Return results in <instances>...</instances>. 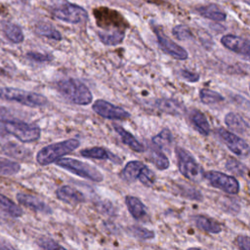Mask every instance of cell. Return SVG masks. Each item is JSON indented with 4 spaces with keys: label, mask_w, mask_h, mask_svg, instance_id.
<instances>
[{
    "label": "cell",
    "mask_w": 250,
    "mask_h": 250,
    "mask_svg": "<svg viewBox=\"0 0 250 250\" xmlns=\"http://www.w3.org/2000/svg\"><path fill=\"white\" fill-rule=\"evenodd\" d=\"M189 120L195 130L201 135L207 136L210 133V125L204 113H202L198 109H191L188 114Z\"/></svg>",
    "instance_id": "cell-21"
},
{
    "label": "cell",
    "mask_w": 250,
    "mask_h": 250,
    "mask_svg": "<svg viewBox=\"0 0 250 250\" xmlns=\"http://www.w3.org/2000/svg\"><path fill=\"white\" fill-rule=\"evenodd\" d=\"M80 146L77 139H68L65 141L54 143L42 147L36 154V161L46 166L53 162H57L62 156L75 150Z\"/></svg>",
    "instance_id": "cell-2"
},
{
    "label": "cell",
    "mask_w": 250,
    "mask_h": 250,
    "mask_svg": "<svg viewBox=\"0 0 250 250\" xmlns=\"http://www.w3.org/2000/svg\"><path fill=\"white\" fill-rule=\"evenodd\" d=\"M180 74L185 80H187L188 82H197L199 80V74H197L195 72H191L187 69L181 70Z\"/></svg>",
    "instance_id": "cell-42"
},
{
    "label": "cell",
    "mask_w": 250,
    "mask_h": 250,
    "mask_svg": "<svg viewBox=\"0 0 250 250\" xmlns=\"http://www.w3.org/2000/svg\"><path fill=\"white\" fill-rule=\"evenodd\" d=\"M21 170V165L13 160L0 158V175L1 176H13Z\"/></svg>",
    "instance_id": "cell-30"
},
{
    "label": "cell",
    "mask_w": 250,
    "mask_h": 250,
    "mask_svg": "<svg viewBox=\"0 0 250 250\" xmlns=\"http://www.w3.org/2000/svg\"><path fill=\"white\" fill-rule=\"evenodd\" d=\"M153 31L156 35L158 45L164 53L176 60L184 61L188 59V52L183 47L176 44L172 39H170L159 26H153Z\"/></svg>",
    "instance_id": "cell-10"
},
{
    "label": "cell",
    "mask_w": 250,
    "mask_h": 250,
    "mask_svg": "<svg viewBox=\"0 0 250 250\" xmlns=\"http://www.w3.org/2000/svg\"><path fill=\"white\" fill-rule=\"evenodd\" d=\"M193 219L197 229L200 230L208 233H219L223 230V226L213 218L204 215H196L193 217Z\"/></svg>",
    "instance_id": "cell-18"
},
{
    "label": "cell",
    "mask_w": 250,
    "mask_h": 250,
    "mask_svg": "<svg viewBox=\"0 0 250 250\" xmlns=\"http://www.w3.org/2000/svg\"><path fill=\"white\" fill-rule=\"evenodd\" d=\"M145 166L146 165L139 160L129 161L121 171L122 179H124L127 182H134L137 179L139 180Z\"/></svg>",
    "instance_id": "cell-23"
},
{
    "label": "cell",
    "mask_w": 250,
    "mask_h": 250,
    "mask_svg": "<svg viewBox=\"0 0 250 250\" xmlns=\"http://www.w3.org/2000/svg\"><path fill=\"white\" fill-rule=\"evenodd\" d=\"M182 196L190 199V200H195V201H202L203 197L202 194L199 190L189 188V187H184L183 191H182Z\"/></svg>",
    "instance_id": "cell-36"
},
{
    "label": "cell",
    "mask_w": 250,
    "mask_h": 250,
    "mask_svg": "<svg viewBox=\"0 0 250 250\" xmlns=\"http://www.w3.org/2000/svg\"><path fill=\"white\" fill-rule=\"evenodd\" d=\"M0 98L10 102H17L30 107L43 106L48 104L47 98L41 94L13 87H1Z\"/></svg>",
    "instance_id": "cell-3"
},
{
    "label": "cell",
    "mask_w": 250,
    "mask_h": 250,
    "mask_svg": "<svg viewBox=\"0 0 250 250\" xmlns=\"http://www.w3.org/2000/svg\"><path fill=\"white\" fill-rule=\"evenodd\" d=\"M98 35H99V38L100 40L105 44V45H108V46H112V45H118L120 44L123 39H124V32L121 31V30H118V29H115L111 32H98Z\"/></svg>",
    "instance_id": "cell-29"
},
{
    "label": "cell",
    "mask_w": 250,
    "mask_h": 250,
    "mask_svg": "<svg viewBox=\"0 0 250 250\" xmlns=\"http://www.w3.org/2000/svg\"><path fill=\"white\" fill-rule=\"evenodd\" d=\"M130 231L133 235H135L136 237L143 239V240L151 239L154 237V231L147 229L146 228L140 227V226H132L130 228Z\"/></svg>",
    "instance_id": "cell-33"
},
{
    "label": "cell",
    "mask_w": 250,
    "mask_h": 250,
    "mask_svg": "<svg viewBox=\"0 0 250 250\" xmlns=\"http://www.w3.org/2000/svg\"><path fill=\"white\" fill-rule=\"evenodd\" d=\"M4 149L7 154L12 155L14 157H22L21 154L24 151L23 147H21V146H17L16 144H9L8 146H5Z\"/></svg>",
    "instance_id": "cell-39"
},
{
    "label": "cell",
    "mask_w": 250,
    "mask_h": 250,
    "mask_svg": "<svg viewBox=\"0 0 250 250\" xmlns=\"http://www.w3.org/2000/svg\"><path fill=\"white\" fill-rule=\"evenodd\" d=\"M222 44L231 52L240 55L250 62V40L232 34L225 35L221 38Z\"/></svg>",
    "instance_id": "cell-12"
},
{
    "label": "cell",
    "mask_w": 250,
    "mask_h": 250,
    "mask_svg": "<svg viewBox=\"0 0 250 250\" xmlns=\"http://www.w3.org/2000/svg\"><path fill=\"white\" fill-rule=\"evenodd\" d=\"M175 152L178 160L179 171L185 178L194 182L203 178V170L190 152L180 146L175 148Z\"/></svg>",
    "instance_id": "cell-7"
},
{
    "label": "cell",
    "mask_w": 250,
    "mask_h": 250,
    "mask_svg": "<svg viewBox=\"0 0 250 250\" xmlns=\"http://www.w3.org/2000/svg\"><path fill=\"white\" fill-rule=\"evenodd\" d=\"M17 200L20 204L33 210L36 212H41L45 214H51L52 209L39 197L34 196L32 194L20 192L17 194Z\"/></svg>",
    "instance_id": "cell-13"
},
{
    "label": "cell",
    "mask_w": 250,
    "mask_h": 250,
    "mask_svg": "<svg viewBox=\"0 0 250 250\" xmlns=\"http://www.w3.org/2000/svg\"><path fill=\"white\" fill-rule=\"evenodd\" d=\"M17 119V114L12 109L0 106V122H6V121H14Z\"/></svg>",
    "instance_id": "cell-38"
},
{
    "label": "cell",
    "mask_w": 250,
    "mask_h": 250,
    "mask_svg": "<svg viewBox=\"0 0 250 250\" xmlns=\"http://www.w3.org/2000/svg\"><path fill=\"white\" fill-rule=\"evenodd\" d=\"M155 179L154 173L146 165L142 171L139 181L146 187H152V185L155 183Z\"/></svg>",
    "instance_id": "cell-34"
},
{
    "label": "cell",
    "mask_w": 250,
    "mask_h": 250,
    "mask_svg": "<svg viewBox=\"0 0 250 250\" xmlns=\"http://www.w3.org/2000/svg\"><path fill=\"white\" fill-rule=\"evenodd\" d=\"M235 244L239 250H250V237L240 234L235 238Z\"/></svg>",
    "instance_id": "cell-41"
},
{
    "label": "cell",
    "mask_w": 250,
    "mask_h": 250,
    "mask_svg": "<svg viewBox=\"0 0 250 250\" xmlns=\"http://www.w3.org/2000/svg\"><path fill=\"white\" fill-rule=\"evenodd\" d=\"M0 28L5 34V36L13 43L19 44L21 43L24 39L22 29L20 25L10 22V21H2L0 23Z\"/></svg>",
    "instance_id": "cell-20"
},
{
    "label": "cell",
    "mask_w": 250,
    "mask_h": 250,
    "mask_svg": "<svg viewBox=\"0 0 250 250\" xmlns=\"http://www.w3.org/2000/svg\"><path fill=\"white\" fill-rule=\"evenodd\" d=\"M203 178L208 184L216 188H219L229 194H237L239 192V182L230 175L219 171H207L204 173Z\"/></svg>",
    "instance_id": "cell-8"
},
{
    "label": "cell",
    "mask_w": 250,
    "mask_h": 250,
    "mask_svg": "<svg viewBox=\"0 0 250 250\" xmlns=\"http://www.w3.org/2000/svg\"><path fill=\"white\" fill-rule=\"evenodd\" d=\"M155 106L162 112L173 114V115H183L185 112V107L179 102L173 99H159L155 101Z\"/></svg>",
    "instance_id": "cell-19"
},
{
    "label": "cell",
    "mask_w": 250,
    "mask_h": 250,
    "mask_svg": "<svg viewBox=\"0 0 250 250\" xmlns=\"http://www.w3.org/2000/svg\"><path fill=\"white\" fill-rule=\"evenodd\" d=\"M0 209L13 218H19L22 215V210L13 200L0 193Z\"/></svg>",
    "instance_id": "cell-26"
},
{
    "label": "cell",
    "mask_w": 250,
    "mask_h": 250,
    "mask_svg": "<svg viewBox=\"0 0 250 250\" xmlns=\"http://www.w3.org/2000/svg\"><path fill=\"white\" fill-rule=\"evenodd\" d=\"M246 4H248V5H250V0H243Z\"/></svg>",
    "instance_id": "cell-45"
},
{
    "label": "cell",
    "mask_w": 250,
    "mask_h": 250,
    "mask_svg": "<svg viewBox=\"0 0 250 250\" xmlns=\"http://www.w3.org/2000/svg\"><path fill=\"white\" fill-rule=\"evenodd\" d=\"M125 203L131 216L138 221H146L148 219L147 209L146 205L136 196L127 195L125 197Z\"/></svg>",
    "instance_id": "cell-16"
},
{
    "label": "cell",
    "mask_w": 250,
    "mask_h": 250,
    "mask_svg": "<svg viewBox=\"0 0 250 250\" xmlns=\"http://www.w3.org/2000/svg\"><path fill=\"white\" fill-rule=\"evenodd\" d=\"M188 250H202V249H200V248H197V247H190V248H188Z\"/></svg>",
    "instance_id": "cell-44"
},
{
    "label": "cell",
    "mask_w": 250,
    "mask_h": 250,
    "mask_svg": "<svg viewBox=\"0 0 250 250\" xmlns=\"http://www.w3.org/2000/svg\"><path fill=\"white\" fill-rule=\"evenodd\" d=\"M249 90H250V85H249Z\"/></svg>",
    "instance_id": "cell-46"
},
{
    "label": "cell",
    "mask_w": 250,
    "mask_h": 250,
    "mask_svg": "<svg viewBox=\"0 0 250 250\" xmlns=\"http://www.w3.org/2000/svg\"><path fill=\"white\" fill-rule=\"evenodd\" d=\"M199 98L200 101L205 104H217L225 100V98L221 94L209 89H201L199 91Z\"/></svg>",
    "instance_id": "cell-31"
},
{
    "label": "cell",
    "mask_w": 250,
    "mask_h": 250,
    "mask_svg": "<svg viewBox=\"0 0 250 250\" xmlns=\"http://www.w3.org/2000/svg\"><path fill=\"white\" fill-rule=\"evenodd\" d=\"M148 158L154 164V166L159 170H166L170 165V162L167 156L163 153L161 149L156 147L154 145L148 150Z\"/></svg>",
    "instance_id": "cell-24"
},
{
    "label": "cell",
    "mask_w": 250,
    "mask_h": 250,
    "mask_svg": "<svg viewBox=\"0 0 250 250\" xmlns=\"http://www.w3.org/2000/svg\"><path fill=\"white\" fill-rule=\"evenodd\" d=\"M57 88L66 100L75 104L87 105L93 100V96L89 88L74 78H67L59 81L57 83Z\"/></svg>",
    "instance_id": "cell-1"
},
{
    "label": "cell",
    "mask_w": 250,
    "mask_h": 250,
    "mask_svg": "<svg viewBox=\"0 0 250 250\" xmlns=\"http://www.w3.org/2000/svg\"><path fill=\"white\" fill-rule=\"evenodd\" d=\"M56 165L59 167H62L81 178L93 181V182H102L104 180L103 174L94 166L80 161L78 159L65 157V158H60Z\"/></svg>",
    "instance_id": "cell-5"
},
{
    "label": "cell",
    "mask_w": 250,
    "mask_h": 250,
    "mask_svg": "<svg viewBox=\"0 0 250 250\" xmlns=\"http://www.w3.org/2000/svg\"><path fill=\"white\" fill-rule=\"evenodd\" d=\"M38 244L44 248L45 250H66L64 247L61 246L60 244H58L57 242H55L54 240L52 239H49V238H41L38 242Z\"/></svg>",
    "instance_id": "cell-37"
},
{
    "label": "cell",
    "mask_w": 250,
    "mask_h": 250,
    "mask_svg": "<svg viewBox=\"0 0 250 250\" xmlns=\"http://www.w3.org/2000/svg\"><path fill=\"white\" fill-rule=\"evenodd\" d=\"M26 57L34 62H49L51 61V57L47 54H43V53H39V52H28L26 54Z\"/></svg>",
    "instance_id": "cell-40"
},
{
    "label": "cell",
    "mask_w": 250,
    "mask_h": 250,
    "mask_svg": "<svg viewBox=\"0 0 250 250\" xmlns=\"http://www.w3.org/2000/svg\"><path fill=\"white\" fill-rule=\"evenodd\" d=\"M225 123L229 129L238 133H243L248 128L247 122L239 114L234 112H229L225 116Z\"/></svg>",
    "instance_id": "cell-25"
},
{
    "label": "cell",
    "mask_w": 250,
    "mask_h": 250,
    "mask_svg": "<svg viewBox=\"0 0 250 250\" xmlns=\"http://www.w3.org/2000/svg\"><path fill=\"white\" fill-rule=\"evenodd\" d=\"M57 198L70 205L79 204L85 201L84 194L78 189L69 187V186H62L56 190Z\"/></svg>",
    "instance_id": "cell-14"
},
{
    "label": "cell",
    "mask_w": 250,
    "mask_h": 250,
    "mask_svg": "<svg viewBox=\"0 0 250 250\" xmlns=\"http://www.w3.org/2000/svg\"><path fill=\"white\" fill-rule=\"evenodd\" d=\"M35 32L40 35L47 37L49 39H53L56 41L62 40V34L59 30H57L53 25L46 23V22H40L35 26Z\"/></svg>",
    "instance_id": "cell-28"
},
{
    "label": "cell",
    "mask_w": 250,
    "mask_h": 250,
    "mask_svg": "<svg viewBox=\"0 0 250 250\" xmlns=\"http://www.w3.org/2000/svg\"><path fill=\"white\" fill-rule=\"evenodd\" d=\"M196 12L203 18H206L215 21H223L227 18L226 13L217 4L200 6L196 8Z\"/></svg>",
    "instance_id": "cell-22"
},
{
    "label": "cell",
    "mask_w": 250,
    "mask_h": 250,
    "mask_svg": "<svg viewBox=\"0 0 250 250\" xmlns=\"http://www.w3.org/2000/svg\"><path fill=\"white\" fill-rule=\"evenodd\" d=\"M92 109L100 116L111 120L127 119L131 116V114L123 107L115 105L104 100H97L93 104Z\"/></svg>",
    "instance_id": "cell-11"
},
{
    "label": "cell",
    "mask_w": 250,
    "mask_h": 250,
    "mask_svg": "<svg viewBox=\"0 0 250 250\" xmlns=\"http://www.w3.org/2000/svg\"><path fill=\"white\" fill-rule=\"evenodd\" d=\"M0 128L14 136L16 139L22 143H32L37 141L41 135V129L35 125L26 123L20 120L0 122Z\"/></svg>",
    "instance_id": "cell-4"
},
{
    "label": "cell",
    "mask_w": 250,
    "mask_h": 250,
    "mask_svg": "<svg viewBox=\"0 0 250 250\" xmlns=\"http://www.w3.org/2000/svg\"><path fill=\"white\" fill-rule=\"evenodd\" d=\"M172 33L177 39L182 40V41L190 40L193 38V34L191 33L190 29L187 25H184V24H179V25H176L175 27H173Z\"/></svg>",
    "instance_id": "cell-32"
},
{
    "label": "cell",
    "mask_w": 250,
    "mask_h": 250,
    "mask_svg": "<svg viewBox=\"0 0 250 250\" xmlns=\"http://www.w3.org/2000/svg\"><path fill=\"white\" fill-rule=\"evenodd\" d=\"M226 168L238 176H242L246 172V167L236 159H229L226 163Z\"/></svg>",
    "instance_id": "cell-35"
},
{
    "label": "cell",
    "mask_w": 250,
    "mask_h": 250,
    "mask_svg": "<svg viewBox=\"0 0 250 250\" xmlns=\"http://www.w3.org/2000/svg\"><path fill=\"white\" fill-rule=\"evenodd\" d=\"M152 144L159 149H169L173 142V136L169 129L164 128L160 133L152 138Z\"/></svg>",
    "instance_id": "cell-27"
},
{
    "label": "cell",
    "mask_w": 250,
    "mask_h": 250,
    "mask_svg": "<svg viewBox=\"0 0 250 250\" xmlns=\"http://www.w3.org/2000/svg\"><path fill=\"white\" fill-rule=\"evenodd\" d=\"M51 13L56 19L73 24L84 22L88 19V13L84 8L69 2H59L54 5Z\"/></svg>",
    "instance_id": "cell-6"
},
{
    "label": "cell",
    "mask_w": 250,
    "mask_h": 250,
    "mask_svg": "<svg viewBox=\"0 0 250 250\" xmlns=\"http://www.w3.org/2000/svg\"><path fill=\"white\" fill-rule=\"evenodd\" d=\"M0 250H13V249L7 246H0Z\"/></svg>",
    "instance_id": "cell-43"
},
{
    "label": "cell",
    "mask_w": 250,
    "mask_h": 250,
    "mask_svg": "<svg viewBox=\"0 0 250 250\" xmlns=\"http://www.w3.org/2000/svg\"><path fill=\"white\" fill-rule=\"evenodd\" d=\"M112 127L114 129V131L119 135L122 143L124 145H126L127 146H129L132 150L136 151V152H144L146 150L145 146L143 144H141L130 132L126 131L122 126L113 123Z\"/></svg>",
    "instance_id": "cell-17"
},
{
    "label": "cell",
    "mask_w": 250,
    "mask_h": 250,
    "mask_svg": "<svg viewBox=\"0 0 250 250\" xmlns=\"http://www.w3.org/2000/svg\"><path fill=\"white\" fill-rule=\"evenodd\" d=\"M216 134L228 146V148L235 155L240 157H246L247 155H249L250 146L242 138L223 128L217 129Z\"/></svg>",
    "instance_id": "cell-9"
},
{
    "label": "cell",
    "mask_w": 250,
    "mask_h": 250,
    "mask_svg": "<svg viewBox=\"0 0 250 250\" xmlns=\"http://www.w3.org/2000/svg\"><path fill=\"white\" fill-rule=\"evenodd\" d=\"M80 154L86 158H93V159H102V160H110L115 164H120L122 159L119 158L117 155L110 152L108 149L102 147V146H93L84 148L80 151Z\"/></svg>",
    "instance_id": "cell-15"
}]
</instances>
